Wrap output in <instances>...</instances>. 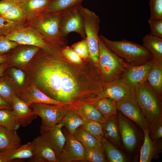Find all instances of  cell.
Masks as SVG:
<instances>
[{
    "instance_id": "6da1fadb",
    "label": "cell",
    "mask_w": 162,
    "mask_h": 162,
    "mask_svg": "<svg viewBox=\"0 0 162 162\" xmlns=\"http://www.w3.org/2000/svg\"><path fill=\"white\" fill-rule=\"evenodd\" d=\"M44 50L35 73L36 82L43 92L70 108L93 103L95 94L81 89L76 72L63 54Z\"/></svg>"
},
{
    "instance_id": "7a4b0ae2",
    "label": "cell",
    "mask_w": 162,
    "mask_h": 162,
    "mask_svg": "<svg viewBox=\"0 0 162 162\" xmlns=\"http://www.w3.org/2000/svg\"><path fill=\"white\" fill-rule=\"evenodd\" d=\"M99 37L111 51L129 66L142 64L153 59L151 54L143 46L126 39L112 40L101 34Z\"/></svg>"
},
{
    "instance_id": "3957f363",
    "label": "cell",
    "mask_w": 162,
    "mask_h": 162,
    "mask_svg": "<svg viewBox=\"0 0 162 162\" xmlns=\"http://www.w3.org/2000/svg\"><path fill=\"white\" fill-rule=\"evenodd\" d=\"M61 12L42 13L29 22V26L40 32L48 43L62 49L67 41V38L62 35L60 30Z\"/></svg>"
},
{
    "instance_id": "277c9868",
    "label": "cell",
    "mask_w": 162,
    "mask_h": 162,
    "mask_svg": "<svg viewBox=\"0 0 162 162\" xmlns=\"http://www.w3.org/2000/svg\"><path fill=\"white\" fill-rule=\"evenodd\" d=\"M134 92L148 123L151 125L162 120L161 98L153 91L146 80L137 86Z\"/></svg>"
},
{
    "instance_id": "5b68a950",
    "label": "cell",
    "mask_w": 162,
    "mask_h": 162,
    "mask_svg": "<svg viewBox=\"0 0 162 162\" xmlns=\"http://www.w3.org/2000/svg\"><path fill=\"white\" fill-rule=\"evenodd\" d=\"M98 65L103 81L107 82L122 77L129 67L122 58L111 51L99 38Z\"/></svg>"
},
{
    "instance_id": "8992f818",
    "label": "cell",
    "mask_w": 162,
    "mask_h": 162,
    "mask_svg": "<svg viewBox=\"0 0 162 162\" xmlns=\"http://www.w3.org/2000/svg\"><path fill=\"white\" fill-rule=\"evenodd\" d=\"M83 19L86 39L88 48L89 57L96 65L98 64V32L100 19L99 16L93 11L81 6Z\"/></svg>"
},
{
    "instance_id": "52a82bcc",
    "label": "cell",
    "mask_w": 162,
    "mask_h": 162,
    "mask_svg": "<svg viewBox=\"0 0 162 162\" xmlns=\"http://www.w3.org/2000/svg\"><path fill=\"white\" fill-rule=\"evenodd\" d=\"M81 5V4L61 12L59 28L64 37L67 38L69 33L74 32L79 34L82 39L86 38Z\"/></svg>"
},
{
    "instance_id": "ba28073f",
    "label": "cell",
    "mask_w": 162,
    "mask_h": 162,
    "mask_svg": "<svg viewBox=\"0 0 162 162\" xmlns=\"http://www.w3.org/2000/svg\"><path fill=\"white\" fill-rule=\"evenodd\" d=\"M34 113L41 119L40 128L52 127L60 123L70 107L65 106L34 103L30 106Z\"/></svg>"
},
{
    "instance_id": "9c48e42d",
    "label": "cell",
    "mask_w": 162,
    "mask_h": 162,
    "mask_svg": "<svg viewBox=\"0 0 162 162\" xmlns=\"http://www.w3.org/2000/svg\"><path fill=\"white\" fill-rule=\"evenodd\" d=\"M6 36L10 40L19 44L36 46L45 50H50L53 47L40 32L30 26L20 28Z\"/></svg>"
},
{
    "instance_id": "30bf717a",
    "label": "cell",
    "mask_w": 162,
    "mask_h": 162,
    "mask_svg": "<svg viewBox=\"0 0 162 162\" xmlns=\"http://www.w3.org/2000/svg\"><path fill=\"white\" fill-rule=\"evenodd\" d=\"M118 111L133 121L143 130L148 128V123L145 118L134 93L117 101Z\"/></svg>"
},
{
    "instance_id": "8fae6325",
    "label": "cell",
    "mask_w": 162,
    "mask_h": 162,
    "mask_svg": "<svg viewBox=\"0 0 162 162\" xmlns=\"http://www.w3.org/2000/svg\"><path fill=\"white\" fill-rule=\"evenodd\" d=\"M64 134L66 141L63 149L57 157L58 162L86 161L83 145L66 129Z\"/></svg>"
},
{
    "instance_id": "7c38bea8",
    "label": "cell",
    "mask_w": 162,
    "mask_h": 162,
    "mask_svg": "<svg viewBox=\"0 0 162 162\" xmlns=\"http://www.w3.org/2000/svg\"><path fill=\"white\" fill-rule=\"evenodd\" d=\"M63 127L60 122L52 127L40 128V135L54 150L57 158L62 152L65 143V137L62 131Z\"/></svg>"
},
{
    "instance_id": "4fadbf2b",
    "label": "cell",
    "mask_w": 162,
    "mask_h": 162,
    "mask_svg": "<svg viewBox=\"0 0 162 162\" xmlns=\"http://www.w3.org/2000/svg\"><path fill=\"white\" fill-rule=\"evenodd\" d=\"M153 62L152 60L142 64L128 67L121 78L134 91L138 86L146 80L148 73Z\"/></svg>"
},
{
    "instance_id": "5bb4252c",
    "label": "cell",
    "mask_w": 162,
    "mask_h": 162,
    "mask_svg": "<svg viewBox=\"0 0 162 162\" xmlns=\"http://www.w3.org/2000/svg\"><path fill=\"white\" fill-rule=\"evenodd\" d=\"M118 119V130L123 144L128 152H132L137 142L136 130L131 122L120 112Z\"/></svg>"
},
{
    "instance_id": "9a60e30c",
    "label": "cell",
    "mask_w": 162,
    "mask_h": 162,
    "mask_svg": "<svg viewBox=\"0 0 162 162\" xmlns=\"http://www.w3.org/2000/svg\"><path fill=\"white\" fill-rule=\"evenodd\" d=\"M30 107L34 103H43L66 106L62 103L54 100L40 91L35 84H32L20 93L17 96Z\"/></svg>"
},
{
    "instance_id": "2e32d148",
    "label": "cell",
    "mask_w": 162,
    "mask_h": 162,
    "mask_svg": "<svg viewBox=\"0 0 162 162\" xmlns=\"http://www.w3.org/2000/svg\"><path fill=\"white\" fill-rule=\"evenodd\" d=\"M102 93V97L116 101L134 93V91L121 77L107 82Z\"/></svg>"
},
{
    "instance_id": "e0dca14e",
    "label": "cell",
    "mask_w": 162,
    "mask_h": 162,
    "mask_svg": "<svg viewBox=\"0 0 162 162\" xmlns=\"http://www.w3.org/2000/svg\"><path fill=\"white\" fill-rule=\"evenodd\" d=\"M13 112L20 126L24 127L35 119L37 116L25 102L16 96L11 105Z\"/></svg>"
},
{
    "instance_id": "ac0fdd59",
    "label": "cell",
    "mask_w": 162,
    "mask_h": 162,
    "mask_svg": "<svg viewBox=\"0 0 162 162\" xmlns=\"http://www.w3.org/2000/svg\"><path fill=\"white\" fill-rule=\"evenodd\" d=\"M52 0H19L16 3L22 9L26 20L30 21L43 13Z\"/></svg>"
},
{
    "instance_id": "d6986e66",
    "label": "cell",
    "mask_w": 162,
    "mask_h": 162,
    "mask_svg": "<svg viewBox=\"0 0 162 162\" xmlns=\"http://www.w3.org/2000/svg\"><path fill=\"white\" fill-rule=\"evenodd\" d=\"M146 80L155 93L161 98L162 93V60H154Z\"/></svg>"
},
{
    "instance_id": "ffe728a7",
    "label": "cell",
    "mask_w": 162,
    "mask_h": 162,
    "mask_svg": "<svg viewBox=\"0 0 162 162\" xmlns=\"http://www.w3.org/2000/svg\"><path fill=\"white\" fill-rule=\"evenodd\" d=\"M33 155L32 157H39L49 162H58L53 149L45 141L41 135L33 139Z\"/></svg>"
},
{
    "instance_id": "44dd1931",
    "label": "cell",
    "mask_w": 162,
    "mask_h": 162,
    "mask_svg": "<svg viewBox=\"0 0 162 162\" xmlns=\"http://www.w3.org/2000/svg\"><path fill=\"white\" fill-rule=\"evenodd\" d=\"M21 145L16 130L0 126V151L17 148Z\"/></svg>"
},
{
    "instance_id": "7402d4cb",
    "label": "cell",
    "mask_w": 162,
    "mask_h": 162,
    "mask_svg": "<svg viewBox=\"0 0 162 162\" xmlns=\"http://www.w3.org/2000/svg\"><path fill=\"white\" fill-rule=\"evenodd\" d=\"M144 139L140 154V162H150L152 159L156 157L158 153L156 141L151 139L148 128L143 130Z\"/></svg>"
},
{
    "instance_id": "603a6c76",
    "label": "cell",
    "mask_w": 162,
    "mask_h": 162,
    "mask_svg": "<svg viewBox=\"0 0 162 162\" xmlns=\"http://www.w3.org/2000/svg\"><path fill=\"white\" fill-rule=\"evenodd\" d=\"M34 145L32 141L28 142L18 148L0 151L8 162L17 159L30 158L33 155Z\"/></svg>"
},
{
    "instance_id": "cb8c5ba5",
    "label": "cell",
    "mask_w": 162,
    "mask_h": 162,
    "mask_svg": "<svg viewBox=\"0 0 162 162\" xmlns=\"http://www.w3.org/2000/svg\"><path fill=\"white\" fill-rule=\"evenodd\" d=\"M116 116L106 119L102 123L104 137L114 145L121 147L120 138Z\"/></svg>"
},
{
    "instance_id": "d4e9b609",
    "label": "cell",
    "mask_w": 162,
    "mask_h": 162,
    "mask_svg": "<svg viewBox=\"0 0 162 162\" xmlns=\"http://www.w3.org/2000/svg\"><path fill=\"white\" fill-rule=\"evenodd\" d=\"M84 119L74 108H70L61 122L68 131L73 134L76 130L83 124Z\"/></svg>"
},
{
    "instance_id": "484cf974",
    "label": "cell",
    "mask_w": 162,
    "mask_h": 162,
    "mask_svg": "<svg viewBox=\"0 0 162 162\" xmlns=\"http://www.w3.org/2000/svg\"><path fill=\"white\" fill-rule=\"evenodd\" d=\"M142 41V46L151 54L153 60H162V38L147 34Z\"/></svg>"
},
{
    "instance_id": "4316f807",
    "label": "cell",
    "mask_w": 162,
    "mask_h": 162,
    "mask_svg": "<svg viewBox=\"0 0 162 162\" xmlns=\"http://www.w3.org/2000/svg\"><path fill=\"white\" fill-rule=\"evenodd\" d=\"M93 104L106 119L116 116L118 109L117 101L112 99L101 97Z\"/></svg>"
},
{
    "instance_id": "83f0119b",
    "label": "cell",
    "mask_w": 162,
    "mask_h": 162,
    "mask_svg": "<svg viewBox=\"0 0 162 162\" xmlns=\"http://www.w3.org/2000/svg\"><path fill=\"white\" fill-rule=\"evenodd\" d=\"M73 108L83 117L87 119L102 123L104 122L106 119L93 104L83 103Z\"/></svg>"
},
{
    "instance_id": "f1b7e54d",
    "label": "cell",
    "mask_w": 162,
    "mask_h": 162,
    "mask_svg": "<svg viewBox=\"0 0 162 162\" xmlns=\"http://www.w3.org/2000/svg\"><path fill=\"white\" fill-rule=\"evenodd\" d=\"M73 135L84 147L92 148L103 147L100 140L96 138L81 126L76 130Z\"/></svg>"
},
{
    "instance_id": "f546056e",
    "label": "cell",
    "mask_w": 162,
    "mask_h": 162,
    "mask_svg": "<svg viewBox=\"0 0 162 162\" xmlns=\"http://www.w3.org/2000/svg\"><path fill=\"white\" fill-rule=\"evenodd\" d=\"M100 141L104 151H105L108 159L110 162L128 161V158L126 156L104 137Z\"/></svg>"
},
{
    "instance_id": "4dcf8cb0",
    "label": "cell",
    "mask_w": 162,
    "mask_h": 162,
    "mask_svg": "<svg viewBox=\"0 0 162 162\" xmlns=\"http://www.w3.org/2000/svg\"><path fill=\"white\" fill-rule=\"evenodd\" d=\"M83 0H52L43 13H55L61 12L81 4Z\"/></svg>"
},
{
    "instance_id": "1f68e13d",
    "label": "cell",
    "mask_w": 162,
    "mask_h": 162,
    "mask_svg": "<svg viewBox=\"0 0 162 162\" xmlns=\"http://www.w3.org/2000/svg\"><path fill=\"white\" fill-rule=\"evenodd\" d=\"M37 46H32L22 49L13 56L12 61L15 64L23 65L28 62L40 49Z\"/></svg>"
},
{
    "instance_id": "d6a6232c",
    "label": "cell",
    "mask_w": 162,
    "mask_h": 162,
    "mask_svg": "<svg viewBox=\"0 0 162 162\" xmlns=\"http://www.w3.org/2000/svg\"><path fill=\"white\" fill-rule=\"evenodd\" d=\"M0 126L8 129L18 130L20 125L16 119L12 110H0Z\"/></svg>"
},
{
    "instance_id": "836d02e7",
    "label": "cell",
    "mask_w": 162,
    "mask_h": 162,
    "mask_svg": "<svg viewBox=\"0 0 162 162\" xmlns=\"http://www.w3.org/2000/svg\"><path fill=\"white\" fill-rule=\"evenodd\" d=\"M16 96L9 79L6 76L1 77L0 78V97L11 106Z\"/></svg>"
},
{
    "instance_id": "e575fe53",
    "label": "cell",
    "mask_w": 162,
    "mask_h": 162,
    "mask_svg": "<svg viewBox=\"0 0 162 162\" xmlns=\"http://www.w3.org/2000/svg\"><path fill=\"white\" fill-rule=\"evenodd\" d=\"M81 126L96 138L100 141L104 137L102 123L85 118L84 122Z\"/></svg>"
},
{
    "instance_id": "d590c367",
    "label": "cell",
    "mask_w": 162,
    "mask_h": 162,
    "mask_svg": "<svg viewBox=\"0 0 162 162\" xmlns=\"http://www.w3.org/2000/svg\"><path fill=\"white\" fill-rule=\"evenodd\" d=\"M85 161L91 162H106L105 158L104 150L103 147L99 148H86Z\"/></svg>"
},
{
    "instance_id": "8d00e7d4",
    "label": "cell",
    "mask_w": 162,
    "mask_h": 162,
    "mask_svg": "<svg viewBox=\"0 0 162 162\" xmlns=\"http://www.w3.org/2000/svg\"><path fill=\"white\" fill-rule=\"evenodd\" d=\"M25 26L24 22L14 21L0 16V34L6 36L10 33Z\"/></svg>"
},
{
    "instance_id": "74e56055",
    "label": "cell",
    "mask_w": 162,
    "mask_h": 162,
    "mask_svg": "<svg viewBox=\"0 0 162 162\" xmlns=\"http://www.w3.org/2000/svg\"><path fill=\"white\" fill-rule=\"evenodd\" d=\"M2 16L14 21L23 22L26 20L23 11L16 3L8 12Z\"/></svg>"
},
{
    "instance_id": "f35d334b",
    "label": "cell",
    "mask_w": 162,
    "mask_h": 162,
    "mask_svg": "<svg viewBox=\"0 0 162 162\" xmlns=\"http://www.w3.org/2000/svg\"><path fill=\"white\" fill-rule=\"evenodd\" d=\"M150 17L152 19H162V0H149Z\"/></svg>"
},
{
    "instance_id": "ab89813d",
    "label": "cell",
    "mask_w": 162,
    "mask_h": 162,
    "mask_svg": "<svg viewBox=\"0 0 162 162\" xmlns=\"http://www.w3.org/2000/svg\"><path fill=\"white\" fill-rule=\"evenodd\" d=\"M72 48L81 58L86 59L89 57L88 48L86 38L74 44Z\"/></svg>"
},
{
    "instance_id": "60d3db41",
    "label": "cell",
    "mask_w": 162,
    "mask_h": 162,
    "mask_svg": "<svg viewBox=\"0 0 162 162\" xmlns=\"http://www.w3.org/2000/svg\"><path fill=\"white\" fill-rule=\"evenodd\" d=\"M19 44L8 39L5 35L0 34V54H3L14 48Z\"/></svg>"
},
{
    "instance_id": "b9f144b4",
    "label": "cell",
    "mask_w": 162,
    "mask_h": 162,
    "mask_svg": "<svg viewBox=\"0 0 162 162\" xmlns=\"http://www.w3.org/2000/svg\"><path fill=\"white\" fill-rule=\"evenodd\" d=\"M148 22L151 30L150 34L162 38V19L150 18Z\"/></svg>"
},
{
    "instance_id": "7bdbcfd3",
    "label": "cell",
    "mask_w": 162,
    "mask_h": 162,
    "mask_svg": "<svg viewBox=\"0 0 162 162\" xmlns=\"http://www.w3.org/2000/svg\"><path fill=\"white\" fill-rule=\"evenodd\" d=\"M62 50L65 57L71 62L76 64H81L82 62V58L72 48L66 46Z\"/></svg>"
},
{
    "instance_id": "ee69618b",
    "label": "cell",
    "mask_w": 162,
    "mask_h": 162,
    "mask_svg": "<svg viewBox=\"0 0 162 162\" xmlns=\"http://www.w3.org/2000/svg\"><path fill=\"white\" fill-rule=\"evenodd\" d=\"M151 125L152 139L154 141H158L162 137V120L158 121Z\"/></svg>"
},
{
    "instance_id": "f6af8a7d",
    "label": "cell",
    "mask_w": 162,
    "mask_h": 162,
    "mask_svg": "<svg viewBox=\"0 0 162 162\" xmlns=\"http://www.w3.org/2000/svg\"><path fill=\"white\" fill-rule=\"evenodd\" d=\"M16 4L8 0H0V16L6 14Z\"/></svg>"
},
{
    "instance_id": "bcb514c9",
    "label": "cell",
    "mask_w": 162,
    "mask_h": 162,
    "mask_svg": "<svg viewBox=\"0 0 162 162\" xmlns=\"http://www.w3.org/2000/svg\"><path fill=\"white\" fill-rule=\"evenodd\" d=\"M11 73L16 82L19 85L22 84L25 79V74L21 70L13 68L11 70Z\"/></svg>"
},
{
    "instance_id": "7dc6e473",
    "label": "cell",
    "mask_w": 162,
    "mask_h": 162,
    "mask_svg": "<svg viewBox=\"0 0 162 162\" xmlns=\"http://www.w3.org/2000/svg\"><path fill=\"white\" fill-rule=\"evenodd\" d=\"M4 109L12 110L11 105L0 97V110Z\"/></svg>"
},
{
    "instance_id": "c3c4849f",
    "label": "cell",
    "mask_w": 162,
    "mask_h": 162,
    "mask_svg": "<svg viewBox=\"0 0 162 162\" xmlns=\"http://www.w3.org/2000/svg\"><path fill=\"white\" fill-rule=\"evenodd\" d=\"M8 66V64L6 62L0 64V78L3 76L4 73Z\"/></svg>"
},
{
    "instance_id": "681fc988",
    "label": "cell",
    "mask_w": 162,
    "mask_h": 162,
    "mask_svg": "<svg viewBox=\"0 0 162 162\" xmlns=\"http://www.w3.org/2000/svg\"><path fill=\"white\" fill-rule=\"evenodd\" d=\"M8 57L6 55L0 54V64L6 62L8 59Z\"/></svg>"
},
{
    "instance_id": "f907efd6",
    "label": "cell",
    "mask_w": 162,
    "mask_h": 162,
    "mask_svg": "<svg viewBox=\"0 0 162 162\" xmlns=\"http://www.w3.org/2000/svg\"><path fill=\"white\" fill-rule=\"evenodd\" d=\"M0 162H8L0 151Z\"/></svg>"
},
{
    "instance_id": "816d5d0a",
    "label": "cell",
    "mask_w": 162,
    "mask_h": 162,
    "mask_svg": "<svg viewBox=\"0 0 162 162\" xmlns=\"http://www.w3.org/2000/svg\"><path fill=\"white\" fill-rule=\"evenodd\" d=\"M11 1L13 2H14L16 3L17 2H18L19 0H8Z\"/></svg>"
}]
</instances>
